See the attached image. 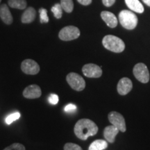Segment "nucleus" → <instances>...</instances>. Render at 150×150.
Returning a JSON list of instances; mask_svg holds the SVG:
<instances>
[{
	"label": "nucleus",
	"instance_id": "nucleus-1",
	"mask_svg": "<svg viewBox=\"0 0 150 150\" xmlns=\"http://www.w3.org/2000/svg\"><path fill=\"white\" fill-rule=\"evenodd\" d=\"M74 134L78 138L86 140L90 136H93L98 132V127L89 119H81L76 123L74 129Z\"/></svg>",
	"mask_w": 150,
	"mask_h": 150
},
{
	"label": "nucleus",
	"instance_id": "nucleus-2",
	"mask_svg": "<svg viewBox=\"0 0 150 150\" xmlns=\"http://www.w3.org/2000/svg\"><path fill=\"white\" fill-rule=\"evenodd\" d=\"M103 46L110 52L121 53L125 49V44L122 39L112 35H107L102 40Z\"/></svg>",
	"mask_w": 150,
	"mask_h": 150
},
{
	"label": "nucleus",
	"instance_id": "nucleus-3",
	"mask_svg": "<svg viewBox=\"0 0 150 150\" xmlns=\"http://www.w3.org/2000/svg\"><path fill=\"white\" fill-rule=\"evenodd\" d=\"M119 21L124 28L128 30H132L136 27L138 20L134 12L123 10L119 13Z\"/></svg>",
	"mask_w": 150,
	"mask_h": 150
},
{
	"label": "nucleus",
	"instance_id": "nucleus-4",
	"mask_svg": "<svg viewBox=\"0 0 150 150\" xmlns=\"http://www.w3.org/2000/svg\"><path fill=\"white\" fill-rule=\"evenodd\" d=\"M66 81L70 87L74 91H81L86 87L85 80L77 73H69L66 76Z\"/></svg>",
	"mask_w": 150,
	"mask_h": 150
},
{
	"label": "nucleus",
	"instance_id": "nucleus-5",
	"mask_svg": "<svg viewBox=\"0 0 150 150\" xmlns=\"http://www.w3.org/2000/svg\"><path fill=\"white\" fill-rule=\"evenodd\" d=\"M80 36V31L74 26H67L63 28L59 33V37L61 40L70 41L75 40Z\"/></svg>",
	"mask_w": 150,
	"mask_h": 150
},
{
	"label": "nucleus",
	"instance_id": "nucleus-6",
	"mask_svg": "<svg viewBox=\"0 0 150 150\" xmlns=\"http://www.w3.org/2000/svg\"><path fill=\"white\" fill-rule=\"evenodd\" d=\"M133 72L137 80L143 83H147L149 81V72L147 67L144 63H139L134 67Z\"/></svg>",
	"mask_w": 150,
	"mask_h": 150
},
{
	"label": "nucleus",
	"instance_id": "nucleus-7",
	"mask_svg": "<svg viewBox=\"0 0 150 150\" xmlns=\"http://www.w3.org/2000/svg\"><path fill=\"white\" fill-rule=\"evenodd\" d=\"M108 120L112 125L119 129L122 132H125L127 130L125 120L122 115L116 111L110 112L108 115Z\"/></svg>",
	"mask_w": 150,
	"mask_h": 150
},
{
	"label": "nucleus",
	"instance_id": "nucleus-8",
	"mask_svg": "<svg viewBox=\"0 0 150 150\" xmlns=\"http://www.w3.org/2000/svg\"><path fill=\"white\" fill-rule=\"evenodd\" d=\"M22 71L29 75H35L40 72V66L38 63L32 59H26L22 62Z\"/></svg>",
	"mask_w": 150,
	"mask_h": 150
},
{
	"label": "nucleus",
	"instance_id": "nucleus-9",
	"mask_svg": "<svg viewBox=\"0 0 150 150\" xmlns=\"http://www.w3.org/2000/svg\"><path fill=\"white\" fill-rule=\"evenodd\" d=\"M82 72L86 77L88 78H99L102 75V67L93 63L84 65L82 67Z\"/></svg>",
	"mask_w": 150,
	"mask_h": 150
},
{
	"label": "nucleus",
	"instance_id": "nucleus-10",
	"mask_svg": "<svg viewBox=\"0 0 150 150\" xmlns=\"http://www.w3.org/2000/svg\"><path fill=\"white\" fill-rule=\"evenodd\" d=\"M42 95L40 86L36 84H32L27 86L23 91V96L27 99H37Z\"/></svg>",
	"mask_w": 150,
	"mask_h": 150
},
{
	"label": "nucleus",
	"instance_id": "nucleus-11",
	"mask_svg": "<svg viewBox=\"0 0 150 150\" xmlns=\"http://www.w3.org/2000/svg\"><path fill=\"white\" fill-rule=\"evenodd\" d=\"M133 83L129 78L124 77L119 81L117 90L120 95H126L132 90Z\"/></svg>",
	"mask_w": 150,
	"mask_h": 150
},
{
	"label": "nucleus",
	"instance_id": "nucleus-12",
	"mask_svg": "<svg viewBox=\"0 0 150 150\" xmlns=\"http://www.w3.org/2000/svg\"><path fill=\"white\" fill-rule=\"evenodd\" d=\"M101 17H102V20L106 22L108 27L110 28H115L117 25V19L113 13L109 11H102L101 13Z\"/></svg>",
	"mask_w": 150,
	"mask_h": 150
},
{
	"label": "nucleus",
	"instance_id": "nucleus-13",
	"mask_svg": "<svg viewBox=\"0 0 150 150\" xmlns=\"http://www.w3.org/2000/svg\"><path fill=\"white\" fill-rule=\"evenodd\" d=\"M0 18L6 24H8V25L12 24L13 21L12 15H11L8 6L4 4L0 6Z\"/></svg>",
	"mask_w": 150,
	"mask_h": 150
},
{
	"label": "nucleus",
	"instance_id": "nucleus-14",
	"mask_svg": "<svg viewBox=\"0 0 150 150\" xmlns=\"http://www.w3.org/2000/svg\"><path fill=\"white\" fill-rule=\"evenodd\" d=\"M118 132H119V129L113 125H111L110 126L106 127L104 131V136L105 139L108 142L113 143L115 142V136L117 135Z\"/></svg>",
	"mask_w": 150,
	"mask_h": 150
},
{
	"label": "nucleus",
	"instance_id": "nucleus-15",
	"mask_svg": "<svg viewBox=\"0 0 150 150\" xmlns=\"http://www.w3.org/2000/svg\"><path fill=\"white\" fill-rule=\"evenodd\" d=\"M36 11L33 7H28L21 17V21L24 24H29L35 20Z\"/></svg>",
	"mask_w": 150,
	"mask_h": 150
},
{
	"label": "nucleus",
	"instance_id": "nucleus-16",
	"mask_svg": "<svg viewBox=\"0 0 150 150\" xmlns=\"http://www.w3.org/2000/svg\"><path fill=\"white\" fill-rule=\"evenodd\" d=\"M125 3L132 11L138 13H142L144 12V7L139 0H125Z\"/></svg>",
	"mask_w": 150,
	"mask_h": 150
},
{
	"label": "nucleus",
	"instance_id": "nucleus-17",
	"mask_svg": "<svg viewBox=\"0 0 150 150\" xmlns=\"http://www.w3.org/2000/svg\"><path fill=\"white\" fill-rule=\"evenodd\" d=\"M108 147V143L104 140H96L89 146L88 150H104Z\"/></svg>",
	"mask_w": 150,
	"mask_h": 150
},
{
	"label": "nucleus",
	"instance_id": "nucleus-18",
	"mask_svg": "<svg viewBox=\"0 0 150 150\" xmlns=\"http://www.w3.org/2000/svg\"><path fill=\"white\" fill-rule=\"evenodd\" d=\"M8 6L13 8L24 10L27 8V1L26 0H8Z\"/></svg>",
	"mask_w": 150,
	"mask_h": 150
},
{
	"label": "nucleus",
	"instance_id": "nucleus-19",
	"mask_svg": "<svg viewBox=\"0 0 150 150\" xmlns=\"http://www.w3.org/2000/svg\"><path fill=\"white\" fill-rule=\"evenodd\" d=\"M61 5L63 10L66 13H72L74 9V3L72 0H61Z\"/></svg>",
	"mask_w": 150,
	"mask_h": 150
},
{
	"label": "nucleus",
	"instance_id": "nucleus-20",
	"mask_svg": "<svg viewBox=\"0 0 150 150\" xmlns=\"http://www.w3.org/2000/svg\"><path fill=\"white\" fill-rule=\"evenodd\" d=\"M51 10L56 19L61 18L62 15H63V8H62L61 4H56L52 7Z\"/></svg>",
	"mask_w": 150,
	"mask_h": 150
},
{
	"label": "nucleus",
	"instance_id": "nucleus-21",
	"mask_svg": "<svg viewBox=\"0 0 150 150\" xmlns=\"http://www.w3.org/2000/svg\"><path fill=\"white\" fill-rule=\"evenodd\" d=\"M20 116H21V115H20V113L19 112H15L13 113L10 114V115L7 116L6 118V123L7 125H11V124L14 121L18 120L19 118L20 117Z\"/></svg>",
	"mask_w": 150,
	"mask_h": 150
},
{
	"label": "nucleus",
	"instance_id": "nucleus-22",
	"mask_svg": "<svg viewBox=\"0 0 150 150\" xmlns=\"http://www.w3.org/2000/svg\"><path fill=\"white\" fill-rule=\"evenodd\" d=\"M39 13H40V21L41 23H47L49 22V18L47 9L41 8L39 10Z\"/></svg>",
	"mask_w": 150,
	"mask_h": 150
},
{
	"label": "nucleus",
	"instance_id": "nucleus-23",
	"mask_svg": "<svg viewBox=\"0 0 150 150\" xmlns=\"http://www.w3.org/2000/svg\"><path fill=\"white\" fill-rule=\"evenodd\" d=\"M4 150H26L25 147L20 143H13L8 147H6Z\"/></svg>",
	"mask_w": 150,
	"mask_h": 150
},
{
	"label": "nucleus",
	"instance_id": "nucleus-24",
	"mask_svg": "<svg viewBox=\"0 0 150 150\" xmlns=\"http://www.w3.org/2000/svg\"><path fill=\"white\" fill-rule=\"evenodd\" d=\"M64 150H83L79 145L76 144L67 142L64 145Z\"/></svg>",
	"mask_w": 150,
	"mask_h": 150
},
{
	"label": "nucleus",
	"instance_id": "nucleus-25",
	"mask_svg": "<svg viewBox=\"0 0 150 150\" xmlns=\"http://www.w3.org/2000/svg\"><path fill=\"white\" fill-rule=\"evenodd\" d=\"M59 96H58L57 95H56V94H51V95H50V97H49V102L51 104H53V105H56L58 104V102H59Z\"/></svg>",
	"mask_w": 150,
	"mask_h": 150
},
{
	"label": "nucleus",
	"instance_id": "nucleus-26",
	"mask_svg": "<svg viewBox=\"0 0 150 150\" xmlns=\"http://www.w3.org/2000/svg\"><path fill=\"white\" fill-rule=\"evenodd\" d=\"M76 109V106L73 104H67L65 107V111L67 112H74Z\"/></svg>",
	"mask_w": 150,
	"mask_h": 150
},
{
	"label": "nucleus",
	"instance_id": "nucleus-27",
	"mask_svg": "<svg viewBox=\"0 0 150 150\" xmlns=\"http://www.w3.org/2000/svg\"><path fill=\"white\" fill-rule=\"evenodd\" d=\"M115 0H102V3L105 6H111L115 4Z\"/></svg>",
	"mask_w": 150,
	"mask_h": 150
},
{
	"label": "nucleus",
	"instance_id": "nucleus-28",
	"mask_svg": "<svg viewBox=\"0 0 150 150\" xmlns=\"http://www.w3.org/2000/svg\"><path fill=\"white\" fill-rule=\"evenodd\" d=\"M77 1L83 6H88L92 3V0H77Z\"/></svg>",
	"mask_w": 150,
	"mask_h": 150
},
{
	"label": "nucleus",
	"instance_id": "nucleus-29",
	"mask_svg": "<svg viewBox=\"0 0 150 150\" xmlns=\"http://www.w3.org/2000/svg\"><path fill=\"white\" fill-rule=\"evenodd\" d=\"M142 1H143L146 5H147L148 6H150V0H142Z\"/></svg>",
	"mask_w": 150,
	"mask_h": 150
},
{
	"label": "nucleus",
	"instance_id": "nucleus-30",
	"mask_svg": "<svg viewBox=\"0 0 150 150\" xmlns=\"http://www.w3.org/2000/svg\"><path fill=\"white\" fill-rule=\"evenodd\" d=\"M1 0H0V2H1Z\"/></svg>",
	"mask_w": 150,
	"mask_h": 150
}]
</instances>
